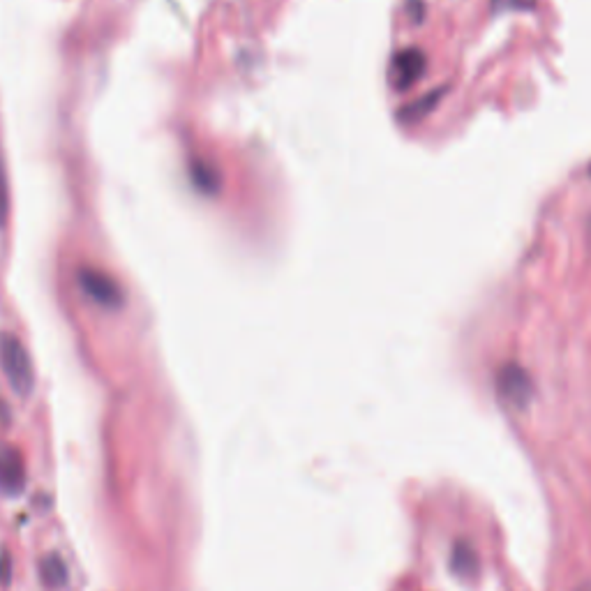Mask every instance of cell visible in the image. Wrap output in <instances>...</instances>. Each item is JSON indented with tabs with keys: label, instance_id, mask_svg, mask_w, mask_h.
I'll return each instance as SVG.
<instances>
[{
	"label": "cell",
	"instance_id": "cell-1",
	"mask_svg": "<svg viewBox=\"0 0 591 591\" xmlns=\"http://www.w3.org/2000/svg\"><path fill=\"white\" fill-rule=\"evenodd\" d=\"M0 370H3L7 384L19 398H28L33 393L35 386V372L33 361L28 356L17 335L12 333H0Z\"/></svg>",
	"mask_w": 591,
	"mask_h": 591
},
{
	"label": "cell",
	"instance_id": "cell-2",
	"mask_svg": "<svg viewBox=\"0 0 591 591\" xmlns=\"http://www.w3.org/2000/svg\"><path fill=\"white\" fill-rule=\"evenodd\" d=\"M77 282L84 294L91 298L95 305H100L104 310H121L125 303V294L114 278L109 273L97 271L93 266L81 268L77 273Z\"/></svg>",
	"mask_w": 591,
	"mask_h": 591
},
{
	"label": "cell",
	"instance_id": "cell-3",
	"mask_svg": "<svg viewBox=\"0 0 591 591\" xmlns=\"http://www.w3.org/2000/svg\"><path fill=\"white\" fill-rule=\"evenodd\" d=\"M497 388L501 400L513 409H525L531 398H534V384H531V377L520 365H506V368H501Z\"/></svg>",
	"mask_w": 591,
	"mask_h": 591
},
{
	"label": "cell",
	"instance_id": "cell-4",
	"mask_svg": "<svg viewBox=\"0 0 591 591\" xmlns=\"http://www.w3.org/2000/svg\"><path fill=\"white\" fill-rule=\"evenodd\" d=\"M26 485V465L17 448L0 451V490L5 495H19Z\"/></svg>",
	"mask_w": 591,
	"mask_h": 591
},
{
	"label": "cell",
	"instance_id": "cell-5",
	"mask_svg": "<svg viewBox=\"0 0 591 591\" xmlns=\"http://www.w3.org/2000/svg\"><path fill=\"white\" fill-rule=\"evenodd\" d=\"M423 72V56L418 51H402V54L395 58L391 67V81L395 88H407L414 84V81L421 77Z\"/></svg>",
	"mask_w": 591,
	"mask_h": 591
},
{
	"label": "cell",
	"instance_id": "cell-6",
	"mask_svg": "<svg viewBox=\"0 0 591 591\" xmlns=\"http://www.w3.org/2000/svg\"><path fill=\"white\" fill-rule=\"evenodd\" d=\"M451 566L453 571L460 575V578H474L478 573V557H476V550L471 548L467 541H458L453 548V555H451Z\"/></svg>",
	"mask_w": 591,
	"mask_h": 591
},
{
	"label": "cell",
	"instance_id": "cell-7",
	"mask_svg": "<svg viewBox=\"0 0 591 591\" xmlns=\"http://www.w3.org/2000/svg\"><path fill=\"white\" fill-rule=\"evenodd\" d=\"M40 578L49 589H61L67 582V566L58 555H47L40 561Z\"/></svg>",
	"mask_w": 591,
	"mask_h": 591
},
{
	"label": "cell",
	"instance_id": "cell-8",
	"mask_svg": "<svg viewBox=\"0 0 591 591\" xmlns=\"http://www.w3.org/2000/svg\"><path fill=\"white\" fill-rule=\"evenodd\" d=\"M7 215H10V187H7V171L3 155H0V229L5 227Z\"/></svg>",
	"mask_w": 591,
	"mask_h": 591
},
{
	"label": "cell",
	"instance_id": "cell-9",
	"mask_svg": "<svg viewBox=\"0 0 591 591\" xmlns=\"http://www.w3.org/2000/svg\"><path fill=\"white\" fill-rule=\"evenodd\" d=\"M7 561H10V557L7 555L0 557V582H3V585H7V582H10V578H12V575H7L10 573L7 571Z\"/></svg>",
	"mask_w": 591,
	"mask_h": 591
},
{
	"label": "cell",
	"instance_id": "cell-10",
	"mask_svg": "<svg viewBox=\"0 0 591 591\" xmlns=\"http://www.w3.org/2000/svg\"><path fill=\"white\" fill-rule=\"evenodd\" d=\"M585 591H591V589H585Z\"/></svg>",
	"mask_w": 591,
	"mask_h": 591
}]
</instances>
